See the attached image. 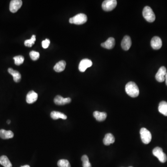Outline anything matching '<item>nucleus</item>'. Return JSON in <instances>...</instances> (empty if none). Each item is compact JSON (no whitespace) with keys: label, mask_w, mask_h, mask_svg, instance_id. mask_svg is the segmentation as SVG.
Returning a JSON list of instances; mask_svg holds the SVG:
<instances>
[{"label":"nucleus","mask_w":167,"mask_h":167,"mask_svg":"<svg viewBox=\"0 0 167 167\" xmlns=\"http://www.w3.org/2000/svg\"><path fill=\"white\" fill-rule=\"evenodd\" d=\"M131 46V38L128 35L123 37L121 42V46L124 50L127 51L130 49Z\"/></svg>","instance_id":"obj_12"},{"label":"nucleus","mask_w":167,"mask_h":167,"mask_svg":"<svg viewBox=\"0 0 167 167\" xmlns=\"http://www.w3.org/2000/svg\"><path fill=\"white\" fill-rule=\"evenodd\" d=\"M81 160L83 162V167H91V163L89 162V158L86 155L82 156Z\"/></svg>","instance_id":"obj_23"},{"label":"nucleus","mask_w":167,"mask_h":167,"mask_svg":"<svg viewBox=\"0 0 167 167\" xmlns=\"http://www.w3.org/2000/svg\"><path fill=\"white\" fill-rule=\"evenodd\" d=\"M151 47L155 50H158L162 47V41L158 36H154L151 41Z\"/></svg>","instance_id":"obj_11"},{"label":"nucleus","mask_w":167,"mask_h":167,"mask_svg":"<svg viewBox=\"0 0 167 167\" xmlns=\"http://www.w3.org/2000/svg\"><path fill=\"white\" fill-rule=\"evenodd\" d=\"M101 45L103 48L108 49H113L115 45V40L113 38H109L106 41L102 43Z\"/></svg>","instance_id":"obj_14"},{"label":"nucleus","mask_w":167,"mask_h":167,"mask_svg":"<svg viewBox=\"0 0 167 167\" xmlns=\"http://www.w3.org/2000/svg\"><path fill=\"white\" fill-rule=\"evenodd\" d=\"M117 5L116 0H106L103 2L102 7L104 11H110L114 9Z\"/></svg>","instance_id":"obj_6"},{"label":"nucleus","mask_w":167,"mask_h":167,"mask_svg":"<svg viewBox=\"0 0 167 167\" xmlns=\"http://www.w3.org/2000/svg\"><path fill=\"white\" fill-rule=\"evenodd\" d=\"M143 15L144 19L149 22H154L156 19V16L151 8L146 6L143 9Z\"/></svg>","instance_id":"obj_3"},{"label":"nucleus","mask_w":167,"mask_h":167,"mask_svg":"<svg viewBox=\"0 0 167 167\" xmlns=\"http://www.w3.org/2000/svg\"><path fill=\"white\" fill-rule=\"evenodd\" d=\"M36 41V37L35 35H32V37L30 40H26L25 41L24 45L25 46L28 47H31L34 44Z\"/></svg>","instance_id":"obj_26"},{"label":"nucleus","mask_w":167,"mask_h":167,"mask_svg":"<svg viewBox=\"0 0 167 167\" xmlns=\"http://www.w3.org/2000/svg\"><path fill=\"white\" fill-rule=\"evenodd\" d=\"M87 21V17L86 15L84 14L80 13L70 18L69 22L71 24L81 25L86 23Z\"/></svg>","instance_id":"obj_2"},{"label":"nucleus","mask_w":167,"mask_h":167,"mask_svg":"<svg viewBox=\"0 0 167 167\" xmlns=\"http://www.w3.org/2000/svg\"><path fill=\"white\" fill-rule=\"evenodd\" d=\"M167 73V69L165 66L161 67L156 75V79L157 81L159 82H163L165 80V76Z\"/></svg>","instance_id":"obj_9"},{"label":"nucleus","mask_w":167,"mask_h":167,"mask_svg":"<svg viewBox=\"0 0 167 167\" xmlns=\"http://www.w3.org/2000/svg\"><path fill=\"white\" fill-rule=\"evenodd\" d=\"M165 81L166 85H167V73L165 76Z\"/></svg>","instance_id":"obj_29"},{"label":"nucleus","mask_w":167,"mask_h":167,"mask_svg":"<svg viewBox=\"0 0 167 167\" xmlns=\"http://www.w3.org/2000/svg\"><path fill=\"white\" fill-rule=\"evenodd\" d=\"M14 136L13 132L11 131H6L4 129L0 130V138L3 139L12 138Z\"/></svg>","instance_id":"obj_15"},{"label":"nucleus","mask_w":167,"mask_h":167,"mask_svg":"<svg viewBox=\"0 0 167 167\" xmlns=\"http://www.w3.org/2000/svg\"><path fill=\"white\" fill-rule=\"evenodd\" d=\"M0 164L4 167H12V164L6 156H2L0 157Z\"/></svg>","instance_id":"obj_22"},{"label":"nucleus","mask_w":167,"mask_h":167,"mask_svg":"<svg viewBox=\"0 0 167 167\" xmlns=\"http://www.w3.org/2000/svg\"><path fill=\"white\" fill-rule=\"evenodd\" d=\"M93 116L97 121L102 122L106 120L107 117V114L106 112L95 111L93 112Z\"/></svg>","instance_id":"obj_18"},{"label":"nucleus","mask_w":167,"mask_h":167,"mask_svg":"<svg viewBox=\"0 0 167 167\" xmlns=\"http://www.w3.org/2000/svg\"><path fill=\"white\" fill-rule=\"evenodd\" d=\"M132 167V166H130V167Z\"/></svg>","instance_id":"obj_32"},{"label":"nucleus","mask_w":167,"mask_h":167,"mask_svg":"<svg viewBox=\"0 0 167 167\" xmlns=\"http://www.w3.org/2000/svg\"><path fill=\"white\" fill-rule=\"evenodd\" d=\"M66 66V62L64 61H61L58 62L54 67V69L56 72L60 73L65 70Z\"/></svg>","instance_id":"obj_19"},{"label":"nucleus","mask_w":167,"mask_h":167,"mask_svg":"<svg viewBox=\"0 0 167 167\" xmlns=\"http://www.w3.org/2000/svg\"><path fill=\"white\" fill-rule=\"evenodd\" d=\"M21 167H30V166H29V165H24V166H21Z\"/></svg>","instance_id":"obj_30"},{"label":"nucleus","mask_w":167,"mask_h":167,"mask_svg":"<svg viewBox=\"0 0 167 167\" xmlns=\"http://www.w3.org/2000/svg\"><path fill=\"white\" fill-rule=\"evenodd\" d=\"M38 98V94L34 91L29 92L26 95V101L28 103H33L36 101Z\"/></svg>","instance_id":"obj_13"},{"label":"nucleus","mask_w":167,"mask_h":167,"mask_svg":"<svg viewBox=\"0 0 167 167\" xmlns=\"http://www.w3.org/2000/svg\"><path fill=\"white\" fill-rule=\"evenodd\" d=\"M58 166L59 167H71L70 164L67 160H59L58 162Z\"/></svg>","instance_id":"obj_24"},{"label":"nucleus","mask_w":167,"mask_h":167,"mask_svg":"<svg viewBox=\"0 0 167 167\" xmlns=\"http://www.w3.org/2000/svg\"><path fill=\"white\" fill-rule=\"evenodd\" d=\"M30 56L31 59L33 61H37L40 57V54L39 52H36L34 51H32L29 54Z\"/></svg>","instance_id":"obj_27"},{"label":"nucleus","mask_w":167,"mask_h":167,"mask_svg":"<svg viewBox=\"0 0 167 167\" xmlns=\"http://www.w3.org/2000/svg\"><path fill=\"white\" fill-rule=\"evenodd\" d=\"M10 123H11V121H10V120H9L7 121V123H8V124H10Z\"/></svg>","instance_id":"obj_31"},{"label":"nucleus","mask_w":167,"mask_h":167,"mask_svg":"<svg viewBox=\"0 0 167 167\" xmlns=\"http://www.w3.org/2000/svg\"><path fill=\"white\" fill-rule=\"evenodd\" d=\"M71 102V98H64L60 95L56 96L54 99V102L55 104L59 106H62L67 103H70Z\"/></svg>","instance_id":"obj_10"},{"label":"nucleus","mask_w":167,"mask_h":167,"mask_svg":"<svg viewBox=\"0 0 167 167\" xmlns=\"http://www.w3.org/2000/svg\"><path fill=\"white\" fill-rule=\"evenodd\" d=\"M115 140V139L114 136H113L112 134L107 133L104 136L103 139V143L104 145L108 146L114 143Z\"/></svg>","instance_id":"obj_17"},{"label":"nucleus","mask_w":167,"mask_h":167,"mask_svg":"<svg viewBox=\"0 0 167 167\" xmlns=\"http://www.w3.org/2000/svg\"><path fill=\"white\" fill-rule=\"evenodd\" d=\"M8 72L9 74L12 75L14 82L18 83L21 81V76L20 73L17 71L14 70L12 68H9L8 69Z\"/></svg>","instance_id":"obj_16"},{"label":"nucleus","mask_w":167,"mask_h":167,"mask_svg":"<svg viewBox=\"0 0 167 167\" xmlns=\"http://www.w3.org/2000/svg\"><path fill=\"white\" fill-rule=\"evenodd\" d=\"M50 43V40L46 39L45 41H42V46L44 49H47L49 46Z\"/></svg>","instance_id":"obj_28"},{"label":"nucleus","mask_w":167,"mask_h":167,"mask_svg":"<svg viewBox=\"0 0 167 167\" xmlns=\"http://www.w3.org/2000/svg\"><path fill=\"white\" fill-rule=\"evenodd\" d=\"M51 117L54 120H57L58 119L61 118L63 119H66L67 116L65 114L59 112V111H53L51 113Z\"/></svg>","instance_id":"obj_20"},{"label":"nucleus","mask_w":167,"mask_h":167,"mask_svg":"<svg viewBox=\"0 0 167 167\" xmlns=\"http://www.w3.org/2000/svg\"><path fill=\"white\" fill-rule=\"evenodd\" d=\"M158 111L162 114L167 116V102L166 101H163L160 103Z\"/></svg>","instance_id":"obj_21"},{"label":"nucleus","mask_w":167,"mask_h":167,"mask_svg":"<svg viewBox=\"0 0 167 167\" xmlns=\"http://www.w3.org/2000/svg\"><path fill=\"white\" fill-rule=\"evenodd\" d=\"M153 155L158 159L160 162L164 163L167 161V156L166 154L164 153L163 149L161 148L156 147L153 149Z\"/></svg>","instance_id":"obj_4"},{"label":"nucleus","mask_w":167,"mask_h":167,"mask_svg":"<svg viewBox=\"0 0 167 167\" xmlns=\"http://www.w3.org/2000/svg\"><path fill=\"white\" fill-rule=\"evenodd\" d=\"M125 91L129 96L132 98H136L139 94L138 87L134 82H129L125 86Z\"/></svg>","instance_id":"obj_1"},{"label":"nucleus","mask_w":167,"mask_h":167,"mask_svg":"<svg viewBox=\"0 0 167 167\" xmlns=\"http://www.w3.org/2000/svg\"><path fill=\"white\" fill-rule=\"evenodd\" d=\"M141 138L144 144H148L151 141L152 135L150 131L145 128H142L140 131Z\"/></svg>","instance_id":"obj_5"},{"label":"nucleus","mask_w":167,"mask_h":167,"mask_svg":"<svg viewBox=\"0 0 167 167\" xmlns=\"http://www.w3.org/2000/svg\"><path fill=\"white\" fill-rule=\"evenodd\" d=\"M22 1L21 0H12L10 2L9 10L13 13H15L22 6Z\"/></svg>","instance_id":"obj_7"},{"label":"nucleus","mask_w":167,"mask_h":167,"mask_svg":"<svg viewBox=\"0 0 167 167\" xmlns=\"http://www.w3.org/2000/svg\"><path fill=\"white\" fill-rule=\"evenodd\" d=\"M13 59L14 60V63L17 66H20L21 64H23L24 61V58L21 55L15 56Z\"/></svg>","instance_id":"obj_25"},{"label":"nucleus","mask_w":167,"mask_h":167,"mask_svg":"<svg viewBox=\"0 0 167 167\" xmlns=\"http://www.w3.org/2000/svg\"><path fill=\"white\" fill-rule=\"evenodd\" d=\"M92 62L90 59H85L80 61L79 66V69L81 72H84L87 68L92 66Z\"/></svg>","instance_id":"obj_8"}]
</instances>
